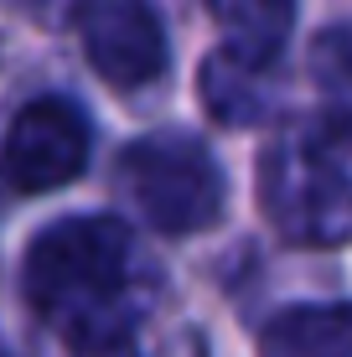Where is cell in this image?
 I'll return each mask as SVG.
<instances>
[{"label": "cell", "mask_w": 352, "mask_h": 357, "mask_svg": "<svg viewBox=\"0 0 352 357\" xmlns=\"http://www.w3.org/2000/svg\"><path fill=\"white\" fill-rule=\"evenodd\" d=\"M78 36L89 68L114 89H140L166 68V26L145 0H83Z\"/></svg>", "instance_id": "5b68a950"}, {"label": "cell", "mask_w": 352, "mask_h": 357, "mask_svg": "<svg viewBox=\"0 0 352 357\" xmlns=\"http://www.w3.org/2000/svg\"><path fill=\"white\" fill-rule=\"evenodd\" d=\"M119 192L135 202V213L161 233H202L223 218V166L197 135L161 130L140 135L119 155Z\"/></svg>", "instance_id": "3957f363"}, {"label": "cell", "mask_w": 352, "mask_h": 357, "mask_svg": "<svg viewBox=\"0 0 352 357\" xmlns=\"http://www.w3.org/2000/svg\"><path fill=\"white\" fill-rule=\"evenodd\" d=\"M31 311L52 331L89 352L130 347L145 311V269L119 218H63L42 228L21 264Z\"/></svg>", "instance_id": "6da1fadb"}, {"label": "cell", "mask_w": 352, "mask_h": 357, "mask_svg": "<svg viewBox=\"0 0 352 357\" xmlns=\"http://www.w3.org/2000/svg\"><path fill=\"white\" fill-rule=\"evenodd\" d=\"M197 93L208 104L217 125H259L275 114L280 89H275V63H254V57L217 47L197 73Z\"/></svg>", "instance_id": "8992f818"}, {"label": "cell", "mask_w": 352, "mask_h": 357, "mask_svg": "<svg viewBox=\"0 0 352 357\" xmlns=\"http://www.w3.org/2000/svg\"><path fill=\"white\" fill-rule=\"evenodd\" d=\"M259 207L290 243H352V114L285 119L259 151Z\"/></svg>", "instance_id": "7a4b0ae2"}, {"label": "cell", "mask_w": 352, "mask_h": 357, "mask_svg": "<svg viewBox=\"0 0 352 357\" xmlns=\"http://www.w3.org/2000/svg\"><path fill=\"white\" fill-rule=\"evenodd\" d=\"M259 357H352V301L280 311L259 331Z\"/></svg>", "instance_id": "52a82bcc"}, {"label": "cell", "mask_w": 352, "mask_h": 357, "mask_svg": "<svg viewBox=\"0 0 352 357\" xmlns=\"http://www.w3.org/2000/svg\"><path fill=\"white\" fill-rule=\"evenodd\" d=\"M296 6L300 0H208L213 21L223 26L234 52L254 57V63H275L290 42V26H296Z\"/></svg>", "instance_id": "ba28073f"}, {"label": "cell", "mask_w": 352, "mask_h": 357, "mask_svg": "<svg viewBox=\"0 0 352 357\" xmlns=\"http://www.w3.org/2000/svg\"><path fill=\"white\" fill-rule=\"evenodd\" d=\"M89 166V119L78 104L47 93L31 98L6 130V151H0V171L16 192H57L83 176Z\"/></svg>", "instance_id": "277c9868"}, {"label": "cell", "mask_w": 352, "mask_h": 357, "mask_svg": "<svg viewBox=\"0 0 352 357\" xmlns=\"http://www.w3.org/2000/svg\"><path fill=\"white\" fill-rule=\"evenodd\" d=\"M89 357H135L130 347H109V352H89Z\"/></svg>", "instance_id": "9c48e42d"}]
</instances>
